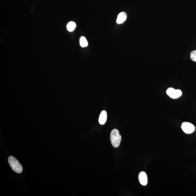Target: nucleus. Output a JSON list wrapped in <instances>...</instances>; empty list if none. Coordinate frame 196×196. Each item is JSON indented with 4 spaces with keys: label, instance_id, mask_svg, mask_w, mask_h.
Returning <instances> with one entry per match:
<instances>
[{
    "label": "nucleus",
    "instance_id": "1a4fd4ad",
    "mask_svg": "<svg viewBox=\"0 0 196 196\" xmlns=\"http://www.w3.org/2000/svg\"><path fill=\"white\" fill-rule=\"evenodd\" d=\"M79 43H80L81 47L84 48L87 47L88 46V42L87 40L86 37L83 36L81 37L79 40Z\"/></svg>",
    "mask_w": 196,
    "mask_h": 196
},
{
    "label": "nucleus",
    "instance_id": "f257e3e1",
    "mask_svg": "<svg viewBox=\"0 0 196 196\" xmlns=\"http://www.w3.org/2000/svg\"><path fill=\"white\" fill-rule=\"evenodd\" d=\"M110 141L112 145L114 148H118L120 145L121 141V136L119 131L117 129H114L110 133Z\"/></svg>",
    "mask_w": 196,
    "mask_h": 196
},
{
    "label": "nucleus",
    "instance_id": "6e6552de",
    "mask_svg": "<svg viewBox=\"0 0 196 196\" xmlns=\"http://www.w3.org/2000/svg\"><path fill=\"white\" fill-rule=\"evenodd\" d=\"M76 27V24L73 21H70L68 23L67 25V29L69 32H71L74 31Z\"/></svg>",
    "mask_w": 196,
    "mask_h": 196
},
{
    "label": "nucleus",
    "instance_id": "7ed1b4c3",
    "mask_svg": "<svg viewBox=\"0 0 196 196\" xmlns=\"http://www.w3.org/2000/svg\"><path fill=\"white\" fill-rule=\"evenodd\" d=\"M167 94L173 99H178L182 95V92L179 89H175L172 88H169L166 90Z\"/></svg>",
    "mask_w": 196,
    "mask_h": 196
},
{
    "label": "nucleus",
    "instance_id": "f03ea898",
    "mask_svg": "<svg viewBox=\"0 0 196 196\" xmlns=\"http://www.w3.org/2000/svg\"><path fill=\"white\" fill-rule=\"evenodd\" d=\"M8 161L13 170L18 173H21L22 172V166L16 158L12 156H10L8 158Z\"/></svg>",
    "mask_w": 196,
    "mask_h": 196
},
{
    "label": "nucleus",
    "instance_id": "0eeeda50",
    "mask_svg": "<svg viewBox=\"0 0 196 196\" xmlns=\"http://www.w3.org/2000/svg\"><path fill=\"white\" fill-rule=\"evenodd\" d=\"M107 113L106 110L102 111L99 118V122L101 125L104 124L107 120Z\"/></svg>",
    "mask_w": 196,
    "mask_h": 196
},
{
    "label": "nucleus",
    "instance_id": "20e7f679",
    "mask_svg": "<svg viewBox=\"0 0 196 196\" xmlns=\"http://www.w3.org/2000/svg\"><path fill=\"white\" fill-rule=\"evenodd\" d=\"M181 128L184 132L187 134L192 133L195 130L194 125L189 122H183L181 125Z\"/></svg>",
    "mask_w": 196,
    "mask_h": 196
},
{
    "label": "nucleus",
    "instance_id": "9d476101",
    "mask_svg": "<svg viewBox=\"0 0 196 196\" xmlns=\"http://www.w3.org/2000/svg\"><path fill=\"white\" fill-rule=\"evenodd\" d=\"M190 58L193 61L196 62V50L191 52L190 54Z\"/></svg>",
    "mask_w": 196,
    "mask_h": 196
},
{
    "label": "nucleus",
    "instance_id": "39448f33",
    "mask_svg": "<svg viewBox=\"0 0 196 196\" xmlns=\"http://www.w3.org/2000/svg\"><path fill=\"white\" fill-rule=\"evenodd\" d=\"M138 179L140 183L142 185L146 186L148 183V177L144 171H141L138 175Z\"/></svg>",
    "mask_w": 196,
    "mask_h": 196
},
{
    "label": "nucleus",
    "instance_id": "423d86ee",
    "mask_svg": "<svg viewBox=\"0 0 196 196\" xmlns=\"http://www.w3.org/2000/svg\"><path fill=\"white\" fill-rule=\"evenodd\" d=\"M127 17V14L126 12H122L119 13L118 15L117 19L116 22L118 24H121L123 23L126 21Z\"/></svg>",
    "mask_w": 196,
    "mask_h": 196
}]
</instances>
